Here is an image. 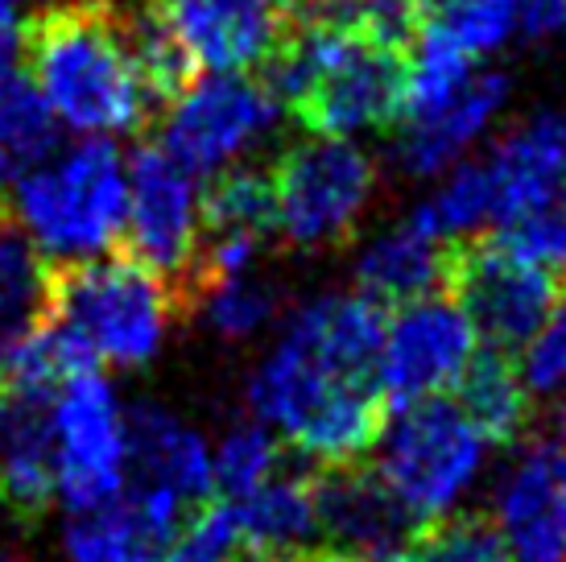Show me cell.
<instances>
[{"label": "cell", "mask_w": 566, "mask_h": 562, "mask_svg": "<svg viewBox=\"0 0 566 562\" xmlns=\"http://www.w3.org/2000/svg\"><path fill=\"white\" fill-rule=\"evenodd\" d=\"M380 302L318 294L285 323L249 381L256 422L323 468L360 464L389 418L380 389Z\"/></svg>", "instance_id": "cell-1"}, {"label": "cell", "mask_w": 566, "mask_h": 562, "mask_svg": "<svg viewBox=\"0 0 566 562\" xmlns=\"http://www.w3.org/2000/svg\"><path fill=\"white\" fill-rule=\"evenodd\" d=\"M30 83L54 121L83 137H120L158 104L116 0H63L25 25Z\"/></svg>", "instance_id": "cell-2"}, {"label": "cell", "mask_w": 566, "mask_h": 562, "mask_svg": "<svg viewBox=\"0 0 566 562\" xmlns=\"http://www.w3.org/2000/svg\"><path fill=\"white\" fill-rule=\"evenodd\" d=\"M261 66L273 100L315 137H356L401 121L409 54L331 21H285Z\"/></svg>", "instance_id": "cell-3"}, {"label": "cell", "mask_w": 566, "mask_h": 562, "mask_svg": "<svg viewBox=\"0 0 566 562\" xmlns=\"http://www.w3.org/2000/svg\"><path fill=\"white\" fill-rule=\"evenodd\" d=\"M128 166L112 140L87 137L46 154L17 178L13 216L46 261L71 266L108 252L125 232Z\"/></svg>", "instance_id": "cell-4"}, {"label": "cell", "mask_w": 566, "mask_h": 562, "mask_svg": "<svg viewBox=\"0 0 566 562\" xmlns=\"http://www.w3.org/2000/svg\"><path fill=\"white\" fill-rule=\"evenodd\" d=\"M182 294L137 257H87L54 269L50 319H59L95 364L142 368L170 335Z\"/></svg>", "instance_id": "cell-5"}, {"label": "cell", "mask_w": 566, "mask_h": 562, "mask_svg": "<svg viewBox=\"0 0 566 562\" xmlns=\"http://www.w3.org/2000/svg\"><path fill=\"white\" fill-rule=\"evenodd\" d=\"M488 435L451 397H426L385 418L377 438V476L413 521L451 517L484 471Z\"/></svg>", "instance_id": "cell-6"}, {"label": "cell", "mask_w": 566, "mask_h": 562, "mask_svg": "<svg viewBox=\"0 0 566 562\" xmlns=\"http://www.w3.org/2000/svg\"><path fill=\"white\" fill-rule=\"evenodd\" d=\"M269 183L273 232L298 249H331L360 228L377 190V166L347 137H311L269 166Z\"/></svg>", "instance_id": "cell-7"}, {"label": "cell", "mask_w": 566, "mask_h": 562, "mask_svg": "<svg viewBox=\"0 0 566 562\" xmlns=\"http://www.w3.org/2000/svg\"><path fill=\"white\" fill-rule=\"evenodd\" d=\"M54 497L66 513L120 497L128 485V414L99 368L71 376L50 397Z\"/></svg>", "instance_id": "cell-8"}, {"label": "cell", "mask_w": 566, "mask_h": 562, "mask_svg": "<svg viewBox=\"0 0 566 562\" xmlns=\"http://www.w3.org/2000/svg\"><path fill=\"white\" fill-rule=\"evenodd\" d=\"M447 290L472 319L480 340L496 352L530 344L554 306V273L513 249L504 236L455 240Z\"/></svg>", "instance_id": "cell-9"}, {"label": "cell", "mask_w": 566, "mask_h": 562, "mask_svg": "<svg viewBox=\"0 0 566 562\" xmlns=\"http://www.w3.org/2000/svg\"><path fill=\"white\" fill-rule=\"evenodd\" d=\"M128 257L170 281L187 302L199 240H203V195L166 145H142L128 162V207H125Z\"/></svg>", "instance_id": "cell-10"}, {"label": "cell", "mask_w": 566, "mask_h": 562, "mask_svg": "<svg viewBox=\"0 0 566 562\" xmlns=\"http://www.w3.org/2000/svg\"><path fill=\"white\" fill-rule=\"evenodd\" d=\"M277 108L282 104L265 79H249V71H207L170 100L161 145L195 174L223 170L265 137Z\"/></svg>", "instance_id": "cell-11"}, {"label": "cell", "mask_w": 566, "mask_h": 562, "mask_svg": "<svg viewBox=\"0 0 566 562\" xmlns=\"http://www.w3.org/2000/svg\"><path fill=\"white\" fill-rule=\"evenodd\" d=\"M480 352V331L459 302L413 298L385 323L380 340V389L389 402L409 406L455 389Z\"/></svg>", "instance_id": "cell-12"}, {"label": "cell", "mask_w": 566, "mask_h": 562, "mask_svg": "<svg viewBox=\"0 0 566 562\" xmlns=\"http://www.w3.org/2000/svg\"><path fill=\"white\" fill-rule=\"evenodd\" d=\"M492 517L509 562H566V443L537 430L504 468Z\"/></svg>", "instance_id": "cell-13"}, {"label": "cell", "mask_w": 566, "mask_h": 562, "mask_svg": "<svg viewBox=\"0 0 566 562\" xmlns=\"http://www.w3.org/2000/svg\"><path fill=\"white\" fill-rule=\"evenodd\" d=\"M195 513L170 492L125 485L120 497L75 509L63 525L66 562H166L182 521Z\"/></svg>", "instance_id": "cell-14"}, {"label": "cell", "mask_w": 566, "mask_h": 562, "mask_svg": "<svg viewBox=\"0 0 566 562\" xmlns=\"http://www.w3.org/2000/svg\"><path fill=\"white\" fill-rule=\"evenodd\" d=\"M195 71H252L269 59L285 17L269 0H145Z\"/></svg>", "instance_id": "cell-15"}, {"label": "cell", "mask_w": 566, "mask_h": 562, "mask_svg": "<svg viewBox=\"0 0 566 562\" xmlns=\"http://www.w3.org/2000/svg\"><path fill=\"white\" fill-rule=\"evenodd\" d=\"M315 513L327 550L360 562H389L418 525L377 471L360 464H335L327 476H315Z\"/></svg>", "instance_id": "cell-16"}, {"label": "cell", "mask_w": 566, "mask_h": 562, "mask_svg": "<svg viewBox=\"0 0 566 562\" xmlns=\"http://www.w3.org/2000/svg\"><path fill=\"white\" fill-rule=\"evenodd\" d=\"M504 95H509V79L475 66L472 75L463 79L451 95H442L439 104L406 112L397 121L401 125V137L394 145L397 166L413 178L455 166L459 157L480 140V133L496 121V112L504 108Z\"/></svg>", "instance_id": "cell-17"}, {"label": "cell", "mask_w": 566, "mask_h": 562, "mask_svg": "<svg viewBox=\"0 0 566 562\" xmlns=\"http://www.w3.org/2000/svg\"><path fill=\"white\" fill-rule=\"evenodd\" d=\"M492 183V228H509L530 207L566 190V116L542 112L513 128L484 157Z\"/></svg>", "instance_id": "cell-18"}, {"label": "cell", "mask_w": 566, "mask_h": 562, "mask_svg": "<svg viewBox=\"0 0 566 562\" xmlns=\"http://www.w3.org/2000/svg\"><path fill=\"white\" fill-rule=\"evenodd\" d=\"M128 476L133 485L170 492L190 509H199L216 488L207 438L178 414L149 402L128 409Z\"/></svg>", "instance_id": "cell-19"}, {"label": "cell", "mask_w": 566, "mask_h": 562, "mask_svg": "<svg viewBox=\"0 0 566 562\" xmlns=\"http://www.w3.org/2000/svg\"><path fill=\"white\" fill-rule=\"evenodd\" d=\"M54 500L50 397L0 389V504L13 517H42Z\"/></svg>", "instance_id": "cell-20"}, {"label": "cell", "mask_w": 566, "mask_h": 562, "mask_svg": "<svg viewBox=\"0 0 566 562\" xmlns=\"http://www.w3.org/2000/svg\"><path fill=\"white\" fill-rule=\"evenodd\" d=\"M451 249V240H442L418 216H409L406 223H394L364 244L356 261L360 294L380 306H406L413 298L434 294L439 285H447Z\"/></svg>", "instance_id": "cell-21"}, {"label": "cell", "mask_w": 566, "mask_h": 562, "mask_svg": "<svg viewBox=\"0 0 566 562\" xmlns=\"http://www.w3.org/2000/svg\"><path fill=\"white\" fill-rule=\"evenodd\" d=\"M237 513V530L244 538V550L256 559L298 554L318 538L315 513V476L298 471H273L265 485L252 488L249 497L228 500Z\"/></svg>", "instance_id": "cell-22"}, {"label": "cell", "mask_w": 566, "mask_h": 562, "mask_svg": "<svg viewBox=\"0 0 566 562\" xmlns=\"http://www.w3.org/2000/svg\"><path fill=\"white\" fill-rule=\"evenodd\" d=\"M54 269L25 232L0 219V352L13 356L50 311Z\"/></svg>", "instance_id": "cell-23"}, {"label": "cell", "mask_w": 566, "mask_h": 562, "mask_svg": "<svg viewBox=\"0 0 566 562\" xmlns=\"http://www.w3.org/2000/svg\"><path fill=\"white\" fill-rule=\"evenodd\" d=\"M459 406L472 414V422L488 435L492 447L513 443L530 422V389L521 381V368L509 360V352H475L472 368L455 385Z\"/></svg>", "instance_id": "cell-24"}, {"label": "cell", "mask_w": 566, "mask_h": 562, "mask_svg": "<svg viewBox=\"0 0 566 562\" xmlns=\"http://www.w3.org/2000/svg\"><path fill=\"white\" fill-rule=\"evenodd\" d=\"M422 30L459 54L480 59L517 33V0H426Z\"/></svg>", "instance_id": "cell-25"}, {"label": "cell", "mask_w": 566, "mask_h": 562, "mask_svg": "<svg viewBox=\"0 0 566 562\" xmlns=\"http://www.w3.org/2000/svg\"><path fill=\"white\" fill-rule=\"evenodd\" d=\"M203 236H273V183L269 170H223L203 195Z\"/></svg>", "instance_id": "cell-26"}, {"label": "cell", "mask_w": 566, "mask_h": 562, "mask_svg": "<svg viewBox=\"0 0 566 562\" xmlns=\"http://www.w3.org/2000/svg\"><path fill=\"white\" fill-rule=\"evenodd\" d=\"M59 121L46 108L30 79H4L0 83V154L13 162V170H30L33 162L54 154Z\"/></svg>", "instance_id": "cell-27"}, {"label": "cell", "mask_w": 566, "mask_h": 562, "mask_svg": "<svg viewBox=\"0 0 566 562\" xmlns=\"http://www.w3.org/2000/svg\"><path fill=\"white\" fill-rule=\"evenodd\" d=\"M277 468H282V447L265 422H240L220 438V447H211V480L223 500L249 497Z\"/></svg>", "instance_id": "cell-28"}, {"label": "cell", "mask_w": 566, "mask_h": 562, "mask_svg": "<svg viewBox=\"0 0 566 562\" xmlns=\"http://www.w3.org/2000/svg\"><path fill=\"white\" fill-rule=\"evenodd\" d=\"M413 216L422 219L430 232H439L442 240H468L480 228H492V183H488L484 162H468L459 166L439 190L434 199H426Z\"/></svg>", "instance_id": "cell-29"}, {"label": "cell", "mask_w": 566, "mask_h": 562, "mask_svg": "<svg viewBox=\"0 0 566 562\" xmlns=\"http://www.w3.org/2000/svg\"><path fill=\"white\" fill-rule=\"evenodd\" d=\"M311 21H331L356 38L409 54L422 38L426 0H331Z\"/></svg>", "instance_id": "cell-30"}, {"label": "cell", "mask_w": 566, "mask_h": 562, "mask_svg": "<svg viewBox=\"0 0 566 562\" xmlns=\"http://www.w3.org/2000/svg\"><path fill=\"white\" fill-rule=\"evenodd\" d=\"M195 298H203L207 323L223 340H249L261 327H269L273 314H277V290L269 281L252 278V269L207 281Z\"/></svg>", "instance_id": "cell-31"}, {"label": "cell", "mask_w": 566, "mask_h": 562, "mask_svg": "<svg viewBox=\"0 0 566 562\" xmlns=\"http://www.w3.org/2000/svg\"><path fill=\"white\" fill-rule=\"evenodd\" d=\"M389 562H509V554L496 530L480 517H439L426 530L409 533Z\"/></svg>", "instance_id": "cell-32"}, {"label": "cell", "mask_w": 566, "mask_h": 562, "mask_svg": "<svg viewBox=\"0 0 566 562\" xmlns=\"http://www.w3.org/2000/svg\"><path fill=\"white\" fill-rule=\"evenodd\" d=\"M501 236L551 273H566V190L551 195L546 204L530 207L509 228H501Z\"/></svg>", "instance_id": "cell-33"}, {"label": "cell", "mask_w": 566, "mask_h": 562, "mask_svg": "<svg viewBox=\"0 0 566 562\" xmlns=\"http://www.w3.org/2000/svg\"><path fill=\"white\" fill-rule=\"evenodd\" d=\"M521 381L530 393H558L566 385V298H558L546 323L530 335L521 356Z\"/></svg>", "instance_id": "cell-34"}, {"label": "cell", "mask_w": 566, "mask_h": 562, "mask_svg": "<svg viewBox=\"0 0 566 562\" xmlns=\"http://www.w3.org/2000/svg\"><path fill=\"white\" fill-rule=\"evenodd\" d=\"M517 33L525 42H551L566 33V0H517Z\"/></svg>", "instance_id": "cell-35"}, {"label": "cell", "mask_w": 566, "mask_h": 562, "mask_svg": "<svg viewBox=\"0 0 566 562\" xmlns=\"http://www.w3.org/2000/svg\"><path fill=\"white\" fill-rule=\"evenodd\" d=\"M21 59H25V25L17 21L13 4L0 0V83L17 75Z\"/></svg>", "instance_id": "cell-36"}, {"label": "cell", "mask_w": 566, "mask_h": 562, "mask_svg": "<svg viewBox=\"0 0 566 562\" xmlns=\"http://www.w3.org/2000/svg\"><path fill=\"white\" fill-rule=\"evenodd\" d=\"M542 435L558 438V443H566V385L558 389V397H551V406H546V418H542V426H537Z\"/></svg>", "instance_id": "cell-37"}, {"label": "cell", "mask_w": 566, "mask_h": 562, "mask_svg": "<svg viewBox=\"0 0 566 562\" xmlns=\"http://www.w3.org/2000/svg\"><path fill=\"white\" fill-rule=\"evenodd\" d=\"M269 4H273L285 21H311V17H318L327 9L331 0H269Z\"/></svg>", "instance_id": "cell-38"}, {"label": "cell", "mask_w": 566, "mask_h": 562, "mask_svg": "<svg viewBox=\"0 0 566 562\" xmlns=\"http://www.w3.org/2000/svg\"><path fill=\"white\" fill-rule=\"evenodd\" d=\"M252 562H360V559H347V554H335V550H298V554H277V559H256Z\"/></svg>", "instance_id": "cell-39"}, {"label": "cell", "mask_w": 566, "mask_h": 562, "mask_svg": "<svg viewBox=\"0 0 566 562\" xmlns=\"http://www.w3.org/2000/svg\"><path fill=\"white\" fill-rule=\"evenodd\" d=\"M13 162H9V157H4V154H0V190H4V187H9V178H13Z\"/></svg>", "instance_id": "cell-40"}, {"label": "cell", "mask_w": 566, "mask_h": 562, "mask_svg": "<svg viewBox=\"0 0 566 562\" xmlns=\"http://www.w3.org/2000/svg\"><path fill=\"white\" fill-rule=\"evenodd\" d=\"M4 4H13V9H17V4H33V0H4Z\"/></svg>", "instance_id": "cell-41"}]
</instances>
